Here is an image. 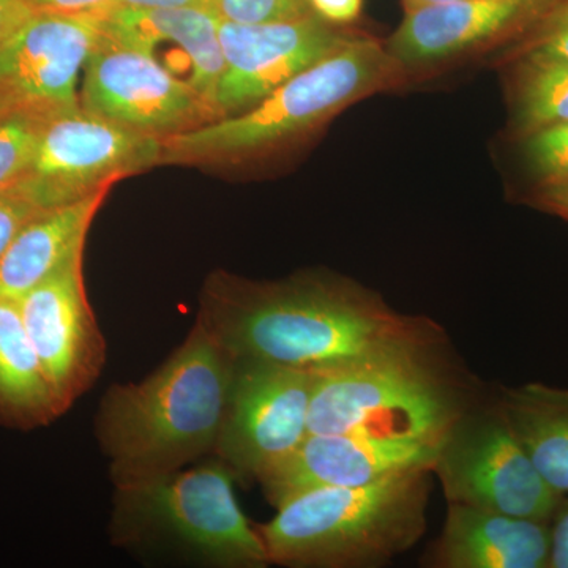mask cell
Here are the masks:
<instances>
[{"mask_svg": "<svg viewBox=\"0 0 568 568\" xmlns=\"http://www.w3.org/2000/svg\"><path fill=\"white\" fill-rule=\"evenodd\" d=\"M103 37L151 55L160 43H174L192 63L190 82L215 104L224 61L220 18L211 7H133L108 2L89 10ZM216 106V104H215Z\"/></svg>", "mask_w": 568, "mask_h": 568, "instance_id": "2e32d148", "label": "cell"}, {"mask_svg": "<svg viewBox=\"0 0 568 568\" xmlns=\"http://www.w3.org/2000/svg\"><path fill=\"white\" fill-rule=\"evenodd\" d=\"M433 470L364 487L306 489L257 525L268 560L293 568H369L414 547L426 529Z\"/></svg>", "mask_w": 568, "mask_h": 568, "instance_id": "277c9868", "label": "cell"}, {"mask_svg": "<svg viewBox=\"0 0 568 568\" xmlns=\"http://www.w3.org/2000/svg\"><path fill=\"white\" fill-rule=\"evenodd\" d=\"M111 2L123 3L133 7H197L207 6L209 0H111Z\"/></svg>", "mask_w": 568, "mask_h": 568, "instance_id": "1f68e13d", "label": "cell"}, {"mask_svg": "<svg viewBox=\"0 0 568 568\" xmlns=\"http://www.w3.org/2000/svg\"><path fill=\"white\" fill-rule=\"evenodd\" d=\"M416 78L386 41L357 39L291 78L241 114L164 138L162 164H226L264 159L317 132L353 104Z\"/></svg>", "mask_w": 568, "mask_h": 568, "instance_id": "3957f363", "label": "cell"}, {"mask_svg": "<svg viewBox=\"0 0 568 568\" xmlns=\"http://www.w3.org/2000/svg\"><path fill=\"white\" fill-rule=\"evenodd\" d=\"M31 13L24 0H0V41L17 31Z\"/></svg>", "mask_w": 568, "mask_h": 568, "instance_id": "f546056e", "label": "cell"}, {"mask_svg": "<svg viewBox=\"0 0 568 568\" xmlns=\"http://www.w3.org/2000/svg\"><path fill=\"white\" fill-rule=\"evenodd\" d=\"M497 403L541 478L568 495V388L523 384L503 388Z\"/></svg>", "mask_w": 568, "mask_h": 568, "instance_id": "ffe728a7", "label": "cell"}, {"mask_svg": "<svg viewBox=\"0 0 568 568\" xmlns=\"http://www.w3.org/2000/svg\"><path fill=\"white\" fill-rule=\"evenodd\" d=\"M163 140L80 106L48 121L18 186L41 209L77 203L162 164Z\"/></svg>", "mask_w": 568, "mask_h": 568, "instance_id": "ba28073f", "label": "cell"}, {"mask_svg": "<svg viewBox=\"0 0 568 568\" xmlns=\"http://www.w3.org/2000/svg\"><path fill=\"white\" fill-rule=\"evenodd\" d=\"M62 414L26 334L18 301L0 297V424L31 429L50 425Z\"/></svg>", "mask_w": 568, "mask_h": 568, "instance_id": "d6986e66", "label": "cell"}, {"mask_svg": "<svg viewBox=\"0 0 568 568\" xmlns=\"http://www.w3.org/2000/svg\"><path fill=\"white\" fill-rule=\"evenodd\" d=\"M551 549L548 568H568V495L560 497L558 507L549 521Z\"/></svg>", "mask_w": 568, "mask_h": 568, "instance_id": "83f0119b", "label": "cell"}, {"mask_svg": "<svg viewBox=\"0 0 568 568\" xmlns=\"http://www.w3.org/2000/svg\"><path fill=\"white\" fill-rule=\"evenodd\" d=\"M99 29L89 10L37 11L0 41V108L59 114L80 106L78 74Z\"/></svg>", "mask_w": 568, "mask_h": 568, "instance_id": "7c38bea8", "label": "cell"}, {"mask_svg": "<svg viewBox=\"0 0 568 568\" xmlns=\"http://www.w3.org/2000/svg\"><path fill=\"white\" fill-rule=\"evenodd\" d=\"M503 61L511 62L525 55L568 61V0H552L532 26L507 44Z\"/></svg>", "mask_w": 568, "mask_h": 568, "instance_id": "603a6c76", "label": "cell"}, {"mask_svg": "<svg viewBox=\"0 0 568 568\" xmlns=\"http://www.w3.org/2000/svg\"><path fill=\"white\" fill-rule=\"evenodd\" d=\"M552 0H452L407 11L386 41L416 81L436 67L506 47L528 31Z\"/></svg>", "mask_w": 568, "mask_h": 568, "instance_id": "5bb4252c", "label": "cell"}, {"mask_svg": "<svg viewBox=\"0 0 568 568\" xmlns=\"http://www.w3.org/2000/svg\"><path fill=\"white\" fill-rule=\"evenodd\" d=\"M440 345L407 347L315 372L310 435H372L440 443L469 407Z\"/></svg>", "mask_w": 568, "mask_h": 568, "instance_id": "8992f818", "label": "cell"}, {"mask_svg": "<svg viewBox=\"0 0 568 568\" xmlns=\"http://www.w3.org/2000/svg\"><path fill=\"white\" fill-rule=\"evenodd\" d=\"M361 33L316 13L263 24L220 20L224 69L216 88V108L223 118L250 110Z\"/></svg>", "mask_w": 568, "mask_h": 568, "instance_id": "8fae6325", "label": "cell"}, {"mask_svg": "<svg viewBox=\"0 0 568 568\" xmlns=\"http://www.w3.org/2000/svg\"><path fill=\"white\" fill-rule=\"evenodd\" d=\"M549 523L448 504L446 525L425 559L436 568H548Z\"/></svg>", "mask_w": 568, "mask_h": 568, "instance_id": "e0dca14e", "label": "cell"}, {"mask_svg": "<svg viewBox=\"0 0 568 568\" xmlns=\"http://www.w3.org/2000/svg\"><path fill=\"white\" fill-rule=\"evenodd\" d=\"M82 260L55 272L18 301L26 334L62 413L102 375L106 345L85 293Z\"/></svg>", "mask_w": 568, "mask_h": 568, "instance_id": "4fadbf2b", "label": "cell"}, {"mask_svg": "<svg viewBox=\"0 0 568 568\" xmlns=\"http://www.w3.org/2000/svg\"><path fill=\"white\" fill-rule=\"evenodd\" d=\"M523 141L529 168L538 182L568 178V122L548 126Z\"/></svg>", "mask_w": 568, "mask_h": 568, "instance_id": "d4e9b609", "label": "cell"}, {"mask_svg": "<svg viewBox=\"0 0 568 568\" xmlns=\"http://www.w3.org/2000/svg\"><path fill=\"white\" fill-rule=\"evenodd\" d=\"M235 361L196 320L160 368L108 388L95 416L114 485L183 469L213 455Z\"/></svg>", "mask_w": 568, "mask_h": 568, "instance_id": "7a4b0ae2", "label": "cell"}, {"mask_svg": "<svg viewBox=\"0 0 568 568\" xmlns=\"http://www.w3.org/2000/svg\"><path fill=\"white\" fill-rule=\"evenodd\" d=\"M111 0H24L32 13L37 11H84L95 9Z\"/></svg>", "mask_w": 568, "mask_h": 568, "instance_id": "4dcf8cb0", "label": "cell"}, {"mask_svg": "<svg viewBox=\"0 0 568 568\" xmlns=\"http://www.w3.org/2000/svg\"><path fill=\"white\" fill-rule=\"evenodd\" d=\"M54 115L26 108L0 112V190L21 181L44 126Z\"/></svg>", "mask_w": 568, "mask_h": 568, "instance_id": "7402d4cb", "label": "cell"}, {"mask_svg": "<svg viewBox=\"0 0 568 568\" xmlns=\"http://www.w3.org/2000/svg\"><path fill=\"white\" fill-rule=\"evenodd\" d=\"M452 2V0H403V9L405 13L422 9V7L437 6V3Z\"/></svg>", "mask_w": 568, "mask_h": 568, "instance_id": "d6a6232c", "label": "cell"}, {"mask_svg": "<svg viewBox=\"0 0 568 568\" xmlns=\"http://www.w3.org/2000/svg\"><path fill=\"white\" fill-rule=\"evenodd\" d=\"M235 480L233 470L215 458L115 485L112 544L209 567L271 566L257 525L239 506Z\"/></svg>", "mask_w": 568, "mask_h": 568, "instance_id": "5b68a950", "label": "cell"}, {"mask_svg": "<svg viewBox=\"0 0 568 568\" xmlns=\"http://www.w3.org/2000/svg\"><path fill=\"white\" fill-rule=\"evenodd\" d=\"M43 211L18 185L0 190V261L22 227Z\"/></svg>", "mask_w": 568, "mask_h": 568, "instance_id": "484cf974", "label": "cell"}, {"mask_svg": "<svg viewBox=\"0 0 568 568\" xmlns=\"http://www.w3.org/2000/svg\"><path fill=\"white\" fill-rule=\"evenodd\" d=\"M510 78L511 132L519 140L568 122V61L525 55Z\"/></svg>", "mask_w": 568, "mask_h": 568, "instance_id": "44dd1931", "label": "cell"}, {"mask_svg": "<svg viewBox=\"0 0 568 568\" xmlns=\"http://www.w3.org/2000/svg\"><path fill=\"white\" fill-rule=\"evenodd\" d=\"M110 190L33 216L0 261V297L20 301L37 284L84 257L89 230Z\"/></svg>", "mask_w": 568, "mask_h": 568, "instance_id": "ac0fdd59", "label": "cell"}, {"mask_svg": "<svg viewBox=\"0 0 568 568\" xmlns=\"http://www.w3.org/2000/svg\"><path fill=\"white\" fill-rule=\"evenodd\" d=\"M530 204L568 222V178L538 182L530 194Z\"/></svg>", "mask_w": 568, "mask_h": 568, "instance_id": "4316f807", "label": "cell"}, {"mask_svg": "<svg viewBox=\"0 0 568 568\" xmlns=\"http://www.w3.org/2000/svg\"><path fill=\"white\" fill-rule=\"evenodd\" d=\"M310 6L323 20L349 26L361 17L364 0H310Z\"/></svg>", "mask_w": 568, "mask_h": 568, "instance_id": "f1b7e54d", "label": "cell"}, {"mask_svg": "<svg viewBox=\"0 0 568 568\" xmlns=\"http://www.w3.org/2000/svg\"><path fill=\"white\" fill-rule=\"evenodd\" d=\"M2 111H6V110H2V108H0V112H2Z\"/></svg>", "mask_w": 568, "mask_h": 568, "instance_id": "836d02e7", "label": "cell"}, {"mask_svg": "<svg viewBox=\"0 0 568 568\" xmlns=\"http://www.w3.org/2000/svg\"><path fill=\"white\" fill-rule=\"evenodd\" d=\"M207 7L220 20L241 24L295 20L315 13L310 0H209Z\"/></svg>", "mask_w": 568, "mask_h": 568, "instance_id": "cb8c5ba5", "label": "cell"}, {"mask_svg": "<svg viewBox=\"0 0 568 568\" xmlns=\"http://www.w3.org/2000/svg\"><path fill=\"white\" fill-rule=\"evenodd\" d=\"M197 321L235 361L308 372L446 343L435 321L403 315L368 287L320 272L280 282L216 272L201 293Z\"/></svg>", "mask_w": 568, "mask_h": 568, "instance_id": "6da1fadb", "label": "cell"}, {"mask_svg": "<svg viewBox=\"0 0 568 568\" xmlns=\"http://www.w3.org/2000/svg\"><path fill=\"white\" fill-rule=\"evenodd\" d=\"M433 474L448 504L551 521L560 497L532 465L499 403L469 409L440 443Z\"/></svg>", "mask_w": 568, "mask_h": 568, "instance_id": "52a82bcc", "label": "cell"}, {"mask_svg": "<svg viewBox=\"0 0 568 568\" xmlns=\"http://www.w3.org/2000/svg\"><path fill=\"white\" fill-rule=\"evenodd\" d=\"M440 443L355 433L308 435L257 484L276 507L306 489L364 487L409 470H433Z\"/></svg>", "mask_w": 568, "mask_h": 568, "instance_id": "9a60e30c", "label": "cell"}, {"mask_svg": "<svg viewBox=\"0 0 568 568\" xmlns=\"http://www.w3.org/2000/svg\"><path fill=\"white\" fill-rule=\"evenodd\" d=\"M313 387L315 372L235 361L213 457L237 480L260 481L310 435Z\"/></svg>", "mask_w": 568, "mask_h": 568, "instance_id": "9c48e42d", "label": "cell"}, {"mask_svg": "<svg viewBox=\"0 0 568 568\" xmlns=\"http://www.w3.org/2000/svg\"><path fill=\"white\" fill-rule=\"evenodd\" d=\"M85 67L81 108L108 121L164 140L223 119L192 82L100 32Z\"/></svg>", "mask_w": 568, "mask_h": 568, "instance_id": "30bf717a", "label": "cell"}]
</instances>
